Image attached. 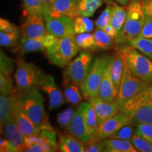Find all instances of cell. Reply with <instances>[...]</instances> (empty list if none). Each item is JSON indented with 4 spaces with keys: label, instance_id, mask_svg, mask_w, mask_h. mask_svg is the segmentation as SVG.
<instances>
[{
    "label": "cell",
    "instance_id": "1",
    "mask_svg": "<svg viewBox=\"0 0 152 152\" xmlns=\"http://www.w3.org/2000/svg\"><path fill=\"white\" fill-rule=\"evenodd\" d=\"M19 104L36 127L40 130H54L44 106L43 96L37 87L24 91L16 90Z\"/></svg>",
    "mask_w": 152,
    "mask_h": 152
},
{
    "label": "cell",
    "instance_id": "2",
    "mask_svg": "<svg viewBox=\"0 0 152 152\" xmlns=\"http://www.w3.org/2000/svg\"><path fill=\"white\" fill-rule=\"evenodd\" d=\"M146 18L144 0H130L127 6V16L116 43L128 42L137 37Z\"/></svg>",
    "mask_w": 152,
    "mask_h": 152
},
{
    "label": "cell",
    "instance_id": "3",
    "mask_svg": "<svg viewBox=\"0 0 152 152\" xmlns=\"http://www.w3.org/2000/svg\"><path fill=\"white\" fill-rule=\"evenodd\" d=\"M124 66L144 83H152V59L129 45L120 49Z\"/></svg>",
    "mask_w": 152,
    "mask_h": 152
},
{
    "label": "cell",
    "instance_id": "4",
    "mask_svg": "<svg viewBox=\"0 0 152 152\" xmlns=\"http://www.w3.org/2000/svg\"><path fill=\"white\" fill-rule=\"evenodd\" d=\"M80 47L75 35L57 38L53 45L47 49L46 55L50 64L59 68H65L77 54Z\"/></svg>",
    "mask_w": 152,
    "mask_h": 152
},
{
    "label": "cell",
    "instance_id": "5",
    "mask_svg": "<svg viewBox=\"0 0 152 152\" xmlns=\"http://www.w3.org/2000/svg\"><path fill=\"white\" fill-rule=\"evenodd\" d=\"M46 75L42 71L35 65L23 59H19L15 71L14 77L17 90L24 91L40 87Z\"/></svg>",
    "mask_w": 152,
    "mask_h": 152
},
{
    "label": "cell",
    "instance_id": "6",
    "mask_svg": "<svg viewBox=\"0 0 152 152\" xmlns=\"http://www.w3.org/2000/svg\"><path fill=\"white\" fill-rule=\"evenodd\" d=\"M59 151L54 130H41L37 134L25 137L20 151L54 152Z\"/></svg>",
    "mask_w": 152,
    "mask_h": 152
},
{
    "label": "cell",
    "instance_id": "7",
    "mask_svg": "<svg viewBox=\"0 0 152 152\" xmlns=\"http://www.w3.org/2000/svg\"><path fill=\"white\" fill-rule=\"evenodd\" d=\"M93 62V56L90 52H81L72 60L64 71V83H73L80 86L90 72Z\"/></svg>",
    "mask_w": 152,
    "mask_h": 152
},
{
    "label": "cell",
    "instance_id": "8",
    "mask_svg": "<svg viewBox=\"0 0 152 152\" xmlns=\"http://www.w3.org/2000/svg\"><path fill=\"white\" fill-rule=\"evenodd\" d=\"M147 85V83L133 75L124 66V73L117 97V102H118L121 109L131 99L143 92Z\"/></svg>",
    "mask_w": 152,
    "mask_h": 152
},
{
    "label": "cell",
    "instance_id": "9",
    "mask_svg": "<svg viewBox=\"0 0 152 152\" xmlns=\"http://www.w3.org/2000/svg\"><path fill=\"white\" fill-rule=\"evenodd\" d=\"M106 58L107 56L102 55L93 61L88 75L80 86L82 94L85 99H90L98 95Z\"/></svg>",
    "mask_w": 152,
    "mask_h": 152
},
{
    "label": "cell",
    "instance_id": "10",
    "mask_svg": "<svg viewBox=\"0 0 152 152\" xmlns=\"http://www.w3.org/2000/svg\"><path fill=\"white\" fill-rule=\"evenodd\" d=\"M131 123H132L130 115L120 111L99 125L94 136L87 143L102 141L109 137L111 134H113L114 132H116L124 125Z\"/></svg>",
    "mask_w": 152,
    "mask_h": 152
},
{
    "label": "cell",
    "instance_id": "11",
    "mask_svg": "<svg viewBox=\"0 0 152 152\" xmlns=\"http://www.w3.org/2000/svg\"><path fill=\"white\" fill-rule=\"evenodd\" d=\"M45 25L49 33L57 38L64 37L69 35H75L73 30V19L68 16H54L48 11L43 14Z\"/></svg>",
    "mask_w": 152,
    "mask_h": 152
},
{
    "label": "cell",
    "instance_id": "12",
    "mask_svg": "<svg viewBox=\"0 0 152 152\" xmlns=\"http://www.w3.org/2000/svg\"><path fill=\"white\" fill-rule=\"evenodd\" d=\"M113 58V56H107L97 95L101 99L108 103L117 101L118 94V89L114 85L111 75V64Z\"/></svg>",
    "mask_w": 152,
    "mask_h": 152
},
{
    "label": "cell",
    "instance_id": "13",
    "mask_svg": "<svg viewBox=\"0 0 152 152\" xmlns=\"http://www.w3.org/2000/svg\"><path fill=\"white\" fill-rule=\"evenodd\" d=\"M57 37L50 33H47L42 37L34 39L21 37L18 45L14 49V52L22 54L30 52H46L47 49L53 45Z\"/></svg>",
    "mask_w": 152,
    "mask_h": 152
},
{
    "label": "cell",
    "instance_id": "14",
    "mask_svg": "<svg viewBox=\"0 0 152 152\" xmlns=\"http://www.w3.org/2000/svg\"><path fill=\"white\" fill-rule=\"evenodd\" d=\"M13 97V115L17 126L25 137H28L37 134L41 130L35 126L33 121L30 120L28 115L19 104L17 97L16 90H14L12 93Z\"/></svg>",
    "mask_w": 152,
    "mask_h": 152
},
{
    "label": "cell",
    "instance_id": "15",
    "mask_svg": "<svg viewBox=\"0 0 152 152\" xmlns=\"http://www.w3.org/2000/svg\"><path fill=\"white\" fill-rule=\"evenodd\" d=\"M21 37L39 38L48 33L43 15L33 14L28 16L26 20L20 28Z\"/></svg>",
    "mask_w": 152,
    "mask_h": 152
},
{
    "label": "cell",
    "instance_id": "16",
    "mask_svg": "<svg viewBox=\"0 0 152 152\" xmlns=\"http://www.w3.org/2000/svg\"><path fill=\"white\" fill-rule=\"evenodd\" d=\"M40 87L49 97V111L57 109L64 105L66 101L65 96L62 94L58 85H56L53 76L46 75Z\"/></svg>",
    "mask_w": 152,
    "mask_h": 152
},
{
    "label": "cell",
    "instance_id": "17",
    "mask_svg": "<svg viewBox=\"0 0 152 152\" xmlns=\"http://www.w3.org/2000/svg\"><path fill=\"white\" fill-rule=\"evenodd\" d=\"M1 131L3 132L4 137L9 142L11 152L20 151L24 143L25 136L17 126L14 115L9 118L3 126L1 127Z\"/></svg>",
    "mask_w": 152,
    "mask_h": 152
},
{
    "label": "cell",
    "instance_id": "18",
    "mask_svg": "<svg viewBox=\"0 0 152 152\" xmlns=\"http://www.w3.org/2000/svg\"><path fill=\"white\" fill-rule=\"evenodd\" d=\"M88 99L96 112L99 125L121 111V107L117 101L108 103L101 99L98 96H93Z\"/></svg>",
    "mask_w": 152,
    "mask_h": 152
},
{
    "label": "cell",
    "instance_id": "19",
    "mask_svg": "<svg viewBox=\"0 0 152 152\" xmlns=\"http://www.w3.org/2000/svg\"><path fill=\"white\" fill-rule=\"evenodd\" d=\"M78 0H56L47 11L54 16L63 15L75 18L78 16Z\"/></svg>",
    "mask_w": 152,
    "mask_h": 152
},
{
    "label": "cell",
    "instance_id": "20",
    "mask_svg": "<svg viewBox=\"0 0 152 152\" xmlns=\"http://www.w3.org/2000/svg\"><path fill=\"white\" fill-rule=\"evenodd\" d=\"M66 130L69 134L75 137L85 144L90 141V137L88 130L82 112L79 109L75 111L73 121Z\"/></svg>",
    "mask_w": 152,
    "mask_h": 152
},
{
    "label": "cell",
    "instance_id": "21",
    "mask_svg": "<svg viewBox=\"0 0 152 152\" xmlns=\"http://www.w3.org/2000/svg\"><path fill=\"white\" fill-rule=\"evenodd\" d=\"M142 105L152 106V83L148 84L145 90L131 99L121 109V111L130 115L132 111Z\"/></svg>",
    "mask_w": 152,
    "mask_h": 152
},
{
    "label": "cell",
    "instance_id": "22",
    "mask_svg": "<svg viewBox=\"0 0 152 152\" xmlns=\"http://www.w3.org/2000/svg\"><path fill=\"white\" fill-rule=\"evenodd\" d=\"M78 109L81 111L83 118H84L85 124L87 125L89 135H90L91 140L96 132L99 126L96 112L90 102H82L80 104Z\"/></svg>",
    "mask_w": 152,
    "mask_h": 152
},
{
    "label": "cell",
    "instance_id": "23",
    "mask_svg": "<svg viewBox=\"0 0 152 152\" xmlns=\"http://www.w3.org/2000/svg\"><path fill=\"white\" fill-rule=\"evenodd\" d=\"M58 149L61 152H84L85 143L71 134H61L58 140Z\"/></svg>",
    "mask_w": 152,
    "mask_h": 152
},
{
    "label": "cell",
    "instance_id": "24",
    "mask_svg": "<svg viewBox=\"0 0 152 152\" xmlns=\"http://www.w3.org/2000/svg\"><path fill=\"white\" fill-rule=\"evenodd\" d=\"M105 152H137L131 140L107 138L102 140Z\"/></svg>",
    "mask_w": 152,
    "mask_h": 152
},
{
    "label": "cell",
    "instance_id": "25",
    "mask_svg": "<svg viewBox=\"0 0 152 152\" xmlns=\"http://www.w3.org/2000/svg\"><path fill=\"white\" fill-rule=\"evenodd\" d=\"M127 16V9L124 6L120 5L119 4L112 3L111 5V16L110 24L115 28L119 33L122 31L124 26L125 19Z\"/></svg>",
    "mask_w": 152,
    "mask_h": 152
},
{
    "label": "cell",
    "instance_id": "26",
    "mask_svg": "<svg viewBox=\"0 0 152 152\" xmlns=\"http://www.w3.org/2000/svg\"><path fill=\"white\" fill-rule=\"evenodd\" d=\"M123 73H124V63H123L121 53L118 51L117 54L113 56L111 64V75L112 80L115 86L118 90Z\"/></svg>",
    "mask_w": 152,
    "mask_h": 152
},
{
    "label": "cell",
    "instance_id": "27",
    "mask_svg": "<svg viewBox=\"0 0 152 152\" xmlns=\"http://www.w3.org/2000/svg\"><path fill=\"white\" fill-rule=\"evenodd\" d=\"M132 123H151L152 124V106H139L129 115Z\"/></svg>",
    "mask_w": 152,
    "mask_h": 152
},
{
    "label": "cell",
    "instance_id": "28",
    "mask_svg": "<svg viewBox=\"0 0 152 152\" xmlns=\"http://www.w3.org/2000/svg\"><path fill=\"white\" fill-rule=\"evenodd\" d=\"M13 93V92H12ZM11 94L0 96V124L2 127L9 118L13 115V97Z\"/></svg>",
    "mask_w": 152,
    "mask_h": 152
},
{
    "label": "cell",
    "instance_id": "29",
    "mask_svg": "<svg viewBox=\"0 0 152 152\" xmlns=\"http://www.w3.org/2000/svg\"><path fill=\"white\" fill-rule=\"evenodd\" d=\"M105 0H80L78 16L91 17L95 11L103 4Z\"/></svg>",
    "mask_w": 152,
    "mask_h": 152
},
{
    "label": "cell",
    "instance_id": "30",
    "mask_svg": "<svg viewBox=\"0 0 152 152\" xmlns=\"http://www.w3.org/2000/svg\"><path fill=\"white\" fill-rule=\"evenodd\" d=\"M79 85L73 83H63L64 87V95L66 102L71 104H78L83 99L80 92L79 90Z\"/></svg>",
    "mask_w": 152,
    "mask_h": 152
},
{
    "label": "cell",
    "instance_id": "31",
    "mask_svg": "<svg viewBox=\"0 0 152 152\" xmlns=\"http://www.w3.org/2000/svg\"><path fill=\"white\" fill-rule=\"evenodd\" d=\"M95 42H96V49L99 50H109L113 47L115 40L109 36L104 30L96 28L93 33Z\"/></svg>",
    "mask_w": 152,
    "mask_h": 152
},
{
    "label": "cell",
    "instance_id": "32",
    "mask_svg": "<svg viewBox=\"0 0 152 152\" xmlns=\"http://www.w3.org/2000/svg\"><path fill=\"white\" fill-rule=\"evenodd\" d=\"M128 45L143 53L146 56L152 57V38L136 37L128 42Z\"/></svg>",
    "mask_w": 152,
    "mask_h": 152
},
{
    "label": "cell",
    "instance_id": "33",
    "mask_svg": "<svg viewBox=\"0 0 152 152\" xmlns=\"http://www.w3.org/2000/svg\"><path fill=\"white\" fill-rule=\"evenodd\" d=\"M94 28V23L89 17L78 16L73 19V30L75 35L90 33Z\"/></svg>",
    "mask_w": 152,
    "mask_h": 152
},
{
    "label": "cell",
    "instance_id": "34",
    "mask_svg": "<svg viewBox=\"0 0 152 152\" xmlns=\"http://www.w3.org/2000/svg\"><path fill=\"white\" fill-rule=\"evenodd\" d=\"M75 41L80 49L87 50H94L96 49V42L93 34L90 33H80L75 35Z\"/></svg>",
    "mask_w": 152,
    "mask_h": 152
},
{
    "label": "cell",
    "instance_id": "35",
    "mask_svg": "<svg viewBox=\"0 0 152 152\" xmlns=\"http://www.w3.org/2000/svg\"><path fill=\"white\" fill-rule=\"evenodd\" d=\"M21 36L20 31L14 32V33H4L0 31V45L1 47H16L20 42V38Z\"/></svg>",
    "mask_w": 152,
    "mask_h": 152
},
{
    "label": "cell",
    "instance_id": "36",
    "mask_svg": "<svg viewBox=\"0 0 152 152\" xmlns=\"http://www.w3.org/2000/svg\"><path fill=\"white\" fill-rule=\"evenodd\" d=\"M23 4L28 16L33 14L43 15L44 8L41 0H23Z\"/></svg>",
    "mask_w": 152,
    "mask_h": 152
},
{
    "label": "cell",
    "instance_id": "37",
    "mask_svg": "<svg viewBox=\"0 0 152 152\" xmlns=\"http://www.w3.org/2000/svg\"><path fill=\"white\" fill-rule=\"evenodd\" d=\"M132 123L128 124L120 128L118 130L114 132L113 134H111L109 137L111 139H119V140H131L133 135L135 134V130H134V128L132 125Z\"/></svg>",
    "mask_w": 152,
    "mask_h": 152
},
{
    "label": "cell",
    "instance_id": "38",
    "mask_svg": "<svg viewBox=\"0 0 152 152\" xmlns=\"http://www.w3.org/2000/svg\"><path fill=\"white\" fill-rule=\"evenodd\" d=\"M75 111L72 107H68L65 111L61 112L57 115L56 120L58 125L61 127L62 128L66 129L68 125L71 124V121L75 115Z\"/></svg>",
    "mask_w": 152,
    "mask_h": 152
},
{
    "label": "cell",
    "instance_id": "39",
    "mask_svg": "<svg viewBox=\"0 0 152 152\" xmlns=\"http://www.w3.org/2000/svg\"><path fill=\"white\" fill-rule=\"evenodd\" d=\"M131 142L137 151L152 152V143L137 134L133 135Z\"/></svg>",
    "mask_w": 152,
    "mask_h": 152
},
{
    "label": "cell",
    "instance_id": "40",
    "mask_svg": "<svg viewBox=\"0 0 152 152\" xmlns=\"http://www.w3.org/2000/svg\"><path fill=\"white\" fill-rule=\"evenodd\" d=\"M15 89L10 75L0 72V92L1 94H11Z\"/></svg>",
    "mask_w": 152,
    "mask_h": 152
},
{
    "label": "cell",
    "instance_id": "41",
    "mask_svg": "<svg viewBox=\"0 0 152 152\" xmlns=\"http://www.w3.org/2000/svg\"><path fill=\"white\" fill-rule=\"evenodd\" d=\"M0 72L10 75L14 69V61L2 50L0 51Z\"/></svg>",
    "mask_w": 152,
    "mask_h": 152
},
{
    "label": "cell",
    "instance_id": "42",
    "mask_svg": "<svg viewBox=\"0 0 152 152\" xmlns=\"http://www.w3.org/2000/svg\"><path fill=\"white\" fill-rule=\"evenodd\" d=\"M111 5H109L104 10L102 11L99 16L95 21L94 24L96 28L101 30H104L108 25L111 22Z\"/></svg>",
    "mask_w": 152,
    "mask_h": 152
},
{
    "label": "cell",
    "instance_id": "43",
    "mask_svg": "<svg viewBox=\"0 0 152 152\" xmlns=\"http://www.w3.org/2000/svg\"><path fill=\"white\" fill-rule=\"evenodd\" d=\"M135 134L152 143V124L138 123L136 126Z\"/></svg>",
    "mask_w": 152,
    "mask_h": 152
},
{
    "label": "cell",
    "instance_id": "44",
    "mask_svg": "<svg viewBox=\"0 0 152 152\" xmlns=\"http://www.w3.org/2000/svg\"><path fill=\"white\" fill-rule=\"evenodd\" d=\"M138 37L152 38V17L146 14L145 21Z\"/></svg>",
    "mask_w": 152,
    "mask_h": 152
},
{
    "label": "cell",
    "instance_id": "45",
    "mask_svg": "<svg viewBox=\"0 0 152 152\" xmlns=\"http://www.w3.org/2000/svg\"><path fill=\"white\" fill-rule=\"evenodd\" d=\"M0 30L4 33H14L20 30L16 25L9 21L7 19L0 18Z\"/></svg>",
    "mask_w": 152,
    "mask_h": 152
},
{
    "label": "cell",
    "instance_id": "46",
    "mask_svg": "<svg viewBox=\"0 0 152 152\" xmlns=\"http://www.w3.org/2000/svg\"><path fill=\"white\" fill-rule=\"evenodd\" d=\"M89 145L85 147V151L86 152H102L104 151L105 146L102 141L94 142L88 143Z\"/></svg>",
    "mask_w": 152,
    "mask_h": 152
},
{
    "label": "cell",
    "instance_id": "47",
    "mask_svg": "<svg viewBox=\"0 0 152 152\" xmlns=\"http://www.w3.org/2000/svg\"><path fill=\"white\" fill-rule=\"evenodd\" d=\"M104 30L108 34V35H109V36H111V37L113 38L114 40H115V42H117V40H118V39L120 33H119V32H118L117 30H115V28H113L111 24H109L106 26V27L105 28V29H104Z\"/></svg>",
    "mask_w": 152,
    "mask_h": 152
},
{
    "label": "cell",
    "instance_id": "48",
    "mask_svg": "<svg viewBox=\"0 0 152 152\" xmlns=\"http://www.w3.org/2000/svg\"><path fill=\"white\" fill-rule=\"evenodd\" d=\"M0 151L1 152H11V146L8 140L6 138L0 139Z\"/></svg>",
    "mask_w": 152,
    "mask_h": 152
},
{
    "label": "cell",
    "instance_id": "49",
    "mask_svg": "<svg viewBox=\"0 0 152 152\" xmlns=\"http://www.w3.org/2000/svg\"><path fill=\"white\" fill-rule=\"evenodd\" d=\"M146 14L152 17V0H144Z\"/></svg>",
    "mask_w": 152,
    "mask_h": 152
},
{
    "label": "cell",
    "instance_id": "50",
    "mask_svg": "<svg viewBox=\"0 0 152 152\" xmlns=\"http://www.w3.org/2000/svg\"><path fill=\"white\" fill-rule=\"evenodd\" d=\"M41 1L43 5L44 12H45V11H47L49 10V9L50 8L51 6L52 5V4L54 3L56 0H41Z\"/></svg>",
    "mask_w": 152,
    "mask_h": 152
},
{
    "label": "cell",
    "instance_id": "51",
    "mask_svg": "<svg viewBox=\"0 0 152 152\" xmlns=\"http://www.w3.org/2000/svg\"><path fill=\"white\" fill-rule=\"evenodd\" d=\"M105 1H106V2H109L111 4L113 3V1H115V2L119 4L120 5L126 7V6H128V4L130 3V0H105Z\"/></svg>",
    "mask_w": 152,
    "mask_h": 152
},
{
    "label": "cell",
    "instance_id": "52",
    "mask_svg": "<svg viewBox=\"0 0 152 152\" xmlns=\"http://www.w3.org/2000/svg\"><path fill=\"white\" fill-rule=\"evenodd\" d=\"M151 59H152V57H151Z\"/></svg>",
    "mask_w": 152,
    "mask_h": 152
},
{
    "label": "cell",
    "instance_id": "53",
    "mask_svg": "<svg viewBox=\"0 0 152 152\" xmlns=\"http://www.w3.org/2000/svg\"><path fill=\"white\" fill-rule=\"evenodd\" d=\"M78 1H80V0H78Z\"/></svg>",
    "mask_w": 152,
    "mask_h": 152
}]
</instances>
